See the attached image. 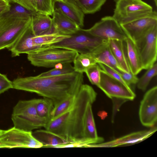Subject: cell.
Returning <instances> with one entry per match:
<instances>
[{"label":"cell","mask_w":157,"mask_h":157,"mask_svg":"<svg viewBox=\"0 0 157 157\" xmlns=\"http://www.w3.org/2000/svg\"><path fill=\"white\" fill-rule=\"evenodd\" d=\"M13 88L35 93L51 99L54 105L78 92L83 83V73L46 77L37 75L18 78L12 81Z\"/></svg>","instance_id":"cell-1"},{"label":"cell","mask_w":157,"mask_h":157,"mask_svg":"<svg viewBox=\"0 0 157 157\" xmlns=\"http://www.w3.org/2000/svg\"><path fill=\"white\" fill-rule=\"evenodd\" d=\"M97 95L96 92L91 86L83 84L69 109L50 120L44 128L66 138L70 143L84 142L83 123L85 115L88 105L94 102Z\"/></svg>","instance_id":"cell-2"},{"label":"cell","mask_w":157,"mask_h":157,"mask_svg":"<svg viewBox=\"0 0 157 157\" xmlns=\"http://www.w3.org/2000/svg\"><path fill=\"white\" fill-rule=\"evenodd\" d=\"M37 99L19 101L13 108L11 119L14 127L26 131L44 127L48 122L38 115L36 105Z\"/></svg>","instance_id":"cell-3"},{"label":"cell","mask_w":157,"mask_h":157,"mask_svg":"<svg viewBox=\"0 0 157 157\" xmlns=\"http://www.w3.org/2000/svg\"><path fill=\"white\" fill-rule=\"evenodd\" d=\"M98 87L112 100V122H113L115 115L121 105L126 101L133 100L136 97L130 87L113 78L101 69L100 82Z\"/></svg>","instance_id":"cell-4"},{"label":"cell","mask_w":157,"mask_h":157,"mask_svg":"<svg viewBox=\"0 0 157 157\" xmlns=\"http://www.w3.org/2000/svg\"><path fill=\"white\" fill-rule=\"evenodd\" d=\"M78 53L73 51L50 47L28 54L27 59L35 66L54 67L58 64L73 62Z\"/></svg>","instance_id":"cell-5"},{"label":"cell","mask_w":157,"mask_h":157,"mask_svg":"<svg viewBox=\"0 0 157 157\" xmlns=\"http://www.w3.org/2000/svg\"><path fill=\"white\" fill-rule=\"evenodd\" d=\"M107 40L96 37L86 29L81 28L69 37L52 44L50 47L69 50L79 53H86L91 52Z\"/></svg>","instance_id":"cell-6"},{"label":"cell","mask_w":157,"mask_h":157,"mask_svg":"<svg viewBox=\"0 0 157 157\" xmlns=\"http://www.w3.org/2000/svg\"><path fill=\"white\" fill-rule=\"evenodd\" d=\"M113 17L121 25L151 13L152 7L142 0H114Z\"/></svg>","instance_id":"cell-7"},{"label":"cell","mask_w":157,"mask_h":157,"mask_svg":"<svg viewBox=\"0 0 157 157\" xmlns=\"http://www.w3.org/2000/svg\"><path fill=\"white\" fill-rule=\"evenodd\" d=\"M29 19L0 17V50L9 48L31 26Z\"/></svg>","instance_id":"cell-8"},{"label":"cell","mask_w":157,"mask_h":157,"mask_svg":"<svg viewBox=\"0 0 157 157\" xmlns=\"http://www.w3.org/2000/svg\"><path fill=\"white\" fill-rule=\"evenodd\" d=\"M32 131H26L13 127L2 130L0 134L2 148H40L43 145L33 136Z\"/></svg>","instance_id":"cell-9"},{"label":"cell","mask_w":157,"mask_h":157,"mask_svg":"<svg viewBox=\"0 0 157 157\" xmlns=\"http://www.w3.org/2000/svg\"><path fill=\"white\" fill-rule=\"evenodd\" d=\"M135 44L140 55L143 69L147 70L152 67L157 60V25Z\"/></svg>","instance_id":"cell-10"},{"label":"cell","mask_w":157,"mask_h":157,"mask_svg":"<svg viewBox=\"0 0 157 157\" xmlns=\"http://www.w3.org/2000/svg\"><path fill=\"white\" fill-rule=\"evenodd\" d=\"M92 35L102 39L124 41L128 37L120 25L113 17H102L90 28L86 29Z\"/></svg>","instance_id":"cell-11"},{"label":"cell","mask_w":157,"mask_h":157,"mask_svg":"<svg viewBox=\"0 0 157 157\" xmlns=\"http://www.w3.org/2000/svg\"><path fill=\"white\" fill-rule=\"evenodd\" d=\"M156 25L157 13L153 11L148 15L120 25L128 38L135 43Z\"/></svg>","instance_id":"cell-12"},{"label":"cell","mask_w":157,"mask_h":157,"mask_svg":"<svg viewBox=\"0 0 157 157\" xmlns=\"http://www.w3.org/2000/svg\"><path fill=\"white\" fill-rule=\"evenodd\" d=\"M139 116L144 126L153 127L157 120V86L148 90L140 102Z\"/></svg>","instance_id":"cell-13"},{"label":"cell","mask_w":157,"mask_h":157,"mask_svg":"<svg viewBox=\"0 0 157 157\" xmlns=\"http://www.w3.org/2000/svg\"><path fill=\"white\" fill-rule=\"evenodd\" d=\"M52 16L53 33L70 36L82 28L57 9L54 8Z\"/></svg>","instance_id":"cell-14"},{"label":"cell","mask_w":157,"mask_h":157,"mask_svg":"<svg viewBox=\"0 0 157 157\" xmlns=\"http://www.w3.org/2000/svg\"><path fill=\"white\" fill-rule=\"evenodd\" d=\"M34 35L31 30V26L21 35L16 42L9 48L12 55L14 57L21 54H30L45 48L35 45L33 41Z\"/></svg>","instance_id":"cell-15"},{"label":"cell","mask_w":157,"mask_h":157,"mask_svg":"<svg viewBox=\"0 0 157 157\" xmlns=\"http://www.w3.org/2000/svg\"><path fill=\"white\" fill-rule=\"evenodd\" d=\"M156 130V127H153L149 130L131 133L108 142L93 145L92 147H113L136 144L148 138Z\"/></svg>","instance_id":"cell-16"},{"label":"cell","mask_w":157,"mask_h":157,"mask_svg":"<svg viewBox=\"0 0 157 157\" xmlns=\"http://www.w3.org/2000/svg\"><path fill=\"white\" fill-rule=\"evenodd\" d=\"M92 103L89 104L87 107L83 123V136L85 142L90 147L93 145L102 143L103 138L97 134L95 123L92 112Z\"/></svg>","instance_id":"cell-17"},{"label":"cell","mask_w":157,"mask_h":157,"mask_svg":"<svg viewBox=\"0 0 157 157\" xmlns=\"http://www.w3.org/2000/svg\"><path fill=\"white\" fill-rule=\"evenodd\" d=\"M91 53L97 63L105 65L116 71H124L113 56L109 47L108 40L96 48Z\"/></svg>","instance_id":"cell-18"},{"label":"cell","mask_w":157,"mask_h":157,"mask_svg":"<svg viewBox=\"0 0 157 157\" xmlns=\"http://www.w3.org/2000/svg\"><path fill=\"white\" fill-rule=\"evenodd\" d=\"M32 133L33 136L42 144V147L56 148L70 143L66 138L45 129L36 130Z\"/></svg>","instance_id":"cell-19"},{"label":"cell","mask_w":157,"mask_h":157,"mask_svg":"<svg viewBox=\"0 0 157 157\" xmlns=\"http://www.w3.org/2000/svg\"><path fill=\"white\" fill-rule=\"evenodd\" d=\"M31 27L35 36L53 33L52 21L50 16L36 12L32 16Z\"/></svg>","instance_id":"cell-20"},{"label":"cell","mask_w":157,"mask_h":157,"mask_svg":"<svg viewBox=\"0 0 157 157\" xmlns=\"http://www.w3.org/2000/svg\"><path fill=\"white\" fill-rule=\"evenodd\" d=\"M54 1V8L59 10L80 28L83 26L84 14L77 4Z\"/></svg>","instance_id":"cell-21"},{"label":"cell","mask_w":157,"mask_h":157,"mask_svg":"<svg viewBox=\"0 0 157 157\" xmlns=\"http://www.w3.org/2000/svg\"><path fill=\"white\" fill-rule=\"evenodd\" d=\"M125 44V54L130 71L136 75L143 70L140 55L135 44L128 38L124 41Z\"/></svg>","instance_id":"cell-22"},{"label":"cell","mask_w":157,"mask_h":157,"mask_svg":"<svg viewBox=\"0 0 157 157\" xmlns=\"http://www.w3.org/2000/svg\"><path fill=\"white\" fill-rule=\"evenodd\" d=\"M110 50L119 64L126 72L130 71L124 49V41L117 40H108Z\"/></svg>","instance_id":"cell-23"},{"label":"cell","mask_w":157,"mask_h":157,"mask_svg":"<svg viewBox=\"0 0 157 157\" xmlns=\"http://www.w3.org/2000/svg\"><path fill=\"white\" fill-rule=\"evenodd\" d=\"M70 36L56 33H52L40 36H34L33 37V41L35 45L43 48H46Z\"/></svg>","instance_id":"cell-24"},{"label":"cell","mask_w":157,"mask_h":157,"mask_svg":"<svg viewBox=\"0 0 157 157\" xmlns=\"http://www.w3.org/2000/svg\"><path fill=\"white\" fill-rule=\"evenodd\" d=\"M10 7L8 12L0 15V17L16 19H29L36 13L29 10L15 2L10 3Z\"/></svg>","instance_id":"cell-25"},{"label":"cell","mask_w":157,"mask_h":157,"mask_svg":"<svg viewBox=\"0 0 157 157\" xmlns=\"http://www.w3.org/2000/svg\"><path fill=\"white\" fill-rule=\"evenodd\" d=\"M73 62L75 72L83 73L89 67L97 63L91 52L78 53Z\"/></svg>","instance_id":"cell-26"},{"label":"cell","mask_w":157,"mask_h":157,"mask_svg":"<svg viewBox=\"0 0 157 157\" xmlns=\"http://www.w3.org/2000/svg\"><path fill=\"white\" fill-rule=\"evenodd\" d=\"M54 106L52 100L43 98L37 99L36 108L38 116L48 122L51 120V113Z\"/></svg>","instance_id":"cell-27"},{"label":"cell","mask_w":157,"mask_h":157,"mask_svg":"<svg viewBox=\"0 0 157 157\" xmlns=\"http://www.w3.org/2000/svg\"><path fill=\"white\" fill-rule=\"evenodd\" d=\"M106 0H75L76 3L85 14H92L98 11Z\"/></svg>","instance_id":"cell-28"},{"label":"cell","mask_w":157,"mask_h":157,"mask_svg":"<svg viewBox=\"0 0 157 157\" xmlns=\"http://www.w3.org/2000/svg\"><path fill=\"white\" fill-rule=\"evenodd\" d=\"M78 92L68 96L54 105L51 113V120L56 118L69 109L73 104Z\"/></svg>","instance_id":"cell-29"},{"label":"cell","mask_w":157,"mask_h":157,"mask_svg":"<svg viewBox=\"0 0 157 157\" xmlns=\"http://www.w3.org/2000/svg\"><path fill=\"white\" fill-rule=\"evenodd\" d=\"M73 66L71 63H59L54 68L47 71L43 72L37 76L39 77H46L59 76L75 72Z\"/></svg>","instance_id":"cell-30"},{"label":"cell","mask_w":157,"mask_h":157,"mask_svg":"<svg viewBox=\"0 0 157 157\" xmlns=\"http://www.w3.org/2000/svg\"><path fill=\"white\" fill-rule=\"evenodd\" d=\"M140 78L136 83L139 89L144 91L146 89L151 79L157 74V64L156 62Z\"/></svg>","instance_id":"cell-31"},{"label":"cell","mask_w":157,"mask_h":157,"mask_svg":"<svg viewBox=\"0 0 157 157\" xmlns=\"http://www.w3.org/2000/svg\"><path fill=\"white\" fill-rule=\"evenodd\" d=\"M101 69L97 63L89 67L85 72L91 83L98 87L100 81Z\"/></svg>","instance_id":"cell-32"},{"label":"cell","mask_w":157,"mask_h":157,"mask_svg":"<svg viewBox=\"0 0 157 157\" xmlns=\"http://www.w3.org/2000/svg\"><path fill=\"white\" fill-rule=\"evenodd\" d=\"M38 12L52 16L54 10V0H35Z\"/></svg>","instance_id":"cell-33"},{"label":"cell","mask_w":157,"mask_h":157,"mask_svg":"<svg viewBox=\"0 0 157 157\" xmlns=\"http://www.w3.org/2000/svg\"><path fill=\"white\" fill-rule=\"evenodd\" d=\"M117 71L125 83L129 86H130L131 84L137 83L139 78L136 75L133 74L130 71L128 72L121 71Z\"/></svg>","instance_id":"cell-34"},{"label":"cell","mask_w":157,"mask_h":157,"mask_svg":"<svg viewBox=\"0 0 157 157\" xmlns=\"http://www.w3.org/2000/svg\"><path fill=\"white\" fill-rule=\"evenodd\" d=\"M11 88H13L12 82L6 75L0 73V94Z\"/></svg>","instance_id":"cell-35"},{"label":"cell","mask_w":157,"mask_h":157,"mask_svg":"<svg viewBox=\"0 0 157 157\" xmlns=\"http://www.w3.org/2000/svg\"><path fill=\"white\" fill-rule=\"evenodd\" d=\"M13 1L28 10L38 12L36 8L35 0H13Z\"/></svg>","instance_id":"cell-36"},{"label":"cell","mask_w":157,"mask_h":157,"mask_svg":"<svg viewBox=\"0 0 157 157\" xmlns=\"http://www.w3.org/2000/svg\"><path fill=\"white\" fill-rule=\"evenodd\" d=\"M10 4L5 0H0V15L9 11Z\"/></svg>","instance_id":"cell-37"},{"label":"cell","mask_w":157,"mask_h":157,"mask_svg":"<svg viewBox=\"0 0 157 157\" xmlns=\"http://www.w3.org/2000/svg\"><path fill=\"white\" fill-rule=\"evenodd\" d=\"M55 1H60L65 3L67 2L77 4L75 0H56Z\"/></svg>","instance_id":"cell-38"},{"label":"cell","mask_w":157,"mask_h":157,"mask_svg":"<svg viewBox=\"0 0 157 157\" xmlns=\"http://www.w3.org/2000/svg\"><path fill=\"white\" fill-rule=\"evenodd\" d=\"M5 0L7 2L9 3H12L13 2H14L13 1V0Z\"/></svg>","instance_id":"cell-39"},{"label":"cell","mask_w":157,"mask_h":157,"mask_svg":"<svg viewBox=\"0 0 157 157\" xmlns=\"http://www.w3.org/2000/svg\"><path fill=\"white\" fill-rule=\"evenodd\" d=\"M154 1L155 2L156 6H157V0H154Z\"/></svg>","instance_id":"cell-40"},{"label":"cell","mask_w":157,"mask_h":157,"mask_svg":"<svg viewBox=\"0 0 157 157\" xmlns=\"http://www.w3.org/2000/svg\"><path fill=\"white\" fill-rule=\"evenodd\" d=\"M2 130H1V129H0V134L1 133V132H2Z\"/></svg>","instance_id":"cell-41"},{"label":"cell","mask_w":157,"mask_h":157,"mask_svg":"<svg viewBox=\"0 0 157 157\" xmlns=\"http://www.w3.org/2000/svg\"><path fill=\"white\" fill-rule=\"evenodd\" d=\"M0 148H2V147H1V146H0Z\"/></svg>","instance_id":"cell-42"},{"label":"cell","mask_w":157,"mask_h":157,"mask_svg":"<svg viewBox=\"0 0 157 157\" xmlns=\"http://www.w3.org/2000/svg\"></svg>","instance_id":"cell-43"}]
</instances>
